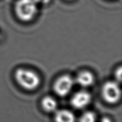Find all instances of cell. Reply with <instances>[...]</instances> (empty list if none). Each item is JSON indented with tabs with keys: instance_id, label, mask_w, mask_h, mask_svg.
Returning <instances> with one entry per match:
<instances>
[{
	"instance_id": "obj_8",
	"label": "cell",
	"mask_w": 122,
	"mask_h": 122,
	"mask_svg": "<svg viewBox=\"0 0 122 122\" xmlns=\"http://www.w3.org/2000/svg\"><path fill=\"white\" fill-rule=\"evenodd\" d=\"M42 107L44 111L48 113H51L56 111L57 108V102L53 97L50 96H46L42 100Z\"/></svg>"
},
{
	"instance_id": "obj_6",
	"label": "cell",
	"mask_w": 122,
	"mask_h": 122,
	"mask_svg": "<svg viewBox=\"0 0 122 122\" xmlns=\"http://www.w3.org/2000/svg\"><path fill=\"white\" fill-rule=\"evenodd\" d=\"M95 81V77L92 73L88 70L81 71L76 77V82L82 87L86 88L92 85Z\"/></svg>"
},
{
	"instance_id": "obj_1",
	"label": "cell",
	"mask_w": 122,
	"mask_h": 122,
	"mask_svg": "<svg viewBox=\"0 0 122 122\" xmlns=\"http://www.w3.org/2000/svg\"><path fill=\"white\" fill-rule=\"evenodd\" d=\"M17 83L23 89L33 91L39 86L41 82L40 76L33 70L25 68H19L14 73Z\"/></svg>"
},
{
	"instance_id": "obj_14",
	"label": "cell",
	"mask_w": 122,
	"mask_h": 122,
	"mask_svg": "<svg viewBox=\"0 0 122 122\" xmlns=\"http://www.w3.org/2000/svg\"><path fill=\"white\" fill-rule=\"evenodd\" d=\"M66 1H71V0H66Z\"/></svg>"
},
{
	"instance_id": "obj_9",
	"label": "cell",
	"mask_w": 122,
	"mask_h": 122,
	"mask_svg": "<svg viewBox=\"0 0 122 122\" xmlns=\"http://www.w3.org/2000/svg\"><path fill=\"white\" fill-rule=\"evenodd\" d=\"M96 115L92 112H87L83 113L81 117L79 122H95Z\"/></svg>"
},
{
	"instance_id": "obj_3",
	"label": "cell",
	"mask_w": 122,
	"mask_h": 122,
	"mask_svg": "<svg viewBox=\"0 0 122 122\" xmlns=\"http://www.w3.org/2000/svg\"><path fill=\"white\" fill-rule=\"evenodd\" d=\"M101 94L106 102L114 104L121 98L122 91L119 83L116 81H108L102 86Z\"/></svg>"
},
{
	"instance_id": "obj_2",
	"label": "cell",
	"mask_w": 122,
	"mask_h": 122,
	"mask_svg": "<svg viewBox=\"0 0 122 122\" xmlns=\"http://www.w3.org/2000/svg\"><path fill=\"white\" fill-rule=\"evenodd\" d=\"M14 11L21 21H31L37 14L38 4L35 0H17L14 5Z\"/></svg>"
},
{
	"instance_id": "obj_13",
	"label": "cell",
	"mask_w": 122,
	"mask_h": 122,
	"mask_svg": "<svg viewBox=\"0 0 122 122\" xmlns=\"http://www.w3.org/2000/svg\"><path fill=\"white\" fill-rule=\"evenodd\" d=\"M1 33H0V39H1Z\"/></svg>"
},
{
	"instance_id": "obj_7",
	"label": "cell",
	"mask_w": 122,
	"mask_h": 122,
	"mask_svg": "<svg viewBox=\"0 0 122 122\" xmlns=\"http://www.w3.org/2000/svg\"><path fill=\"white\" fill-rule=\"evenodd\" d=\"M54 120L56 122H75V116L68 110H60L56 113Z\"/></svg>"
},
{
	"instance_id": "obj_4",
	"label": "cell",
	"mask_w": 122,
	"mask_h": 122,
	"mask_svg": "<svg viewBox=\"0 0 122 122\" xmlns=\"http://www.w3.org/2000/svg\"><path fill=\"white\" fill-rule=\"evenodd\" d=\"M75 80L69 75H64L58 77L54 84L55 93L60 97H66L71 92Z\"/></svg>"
},
{
	"instance_id": "obj_5",
	"label": "cell",
	"mask_w": 122,
	"mask_h": 122,
	"mask_svg": "<svg viewBox=\"0 0 122 122\" xmlns=\"http://www.w3.org/2000/svg\"><path fill=\"white\" fill-rule=\"evenodd\" d=\"M91 99V95L88 92L81 91L77 92L73 95L70 102L74 108L82 109L89 104Z\"/></svg>"
},
{
	"instance_id": "obj_11",
	"label": "cell",
	"mask_w": 122,
	"mask_h": 122,
	"mask_svg": "<svg viewBox=\"0 0 122 122\" xmlns=\"http://www.w3.org/2000/svg\"><path fill=\"white\" fill-rule=\"evenodd\" d=\"M37 4H46L50 1V0H35Z\"/></svg>"
},
{
	"instance_id": "obj_10",
	"label": "cell",
	"mask_w": 122,
	"mask_h": 122,
	"mask_svg": "<svg viewBox=\"0 0 122 122\" xmlns=\"http://www.w3.org/2000/svg\"><path fill=\"white\" fill-rule=\"evenodd\" d=\"M122 66H119L116 70L115 71L114 76L116 79V82L118 83H120L122 81Z\"/></svg>"
},
{
	"instance_id": "obj_12",
	"label": "cell",
	"mask_w": 122,
	"mask_h": 122,
	"mask_svg": "<svg viewBox=\"0 0 122 122\" xmlns=\"http://www.w3.org/2000/svg\"><path fill=\"white\" fill-rule=\"evenodd\" d=\"M101 122H112V121L109 118L104 117L101 120Z\"/></svg>"
}]
</instances>
